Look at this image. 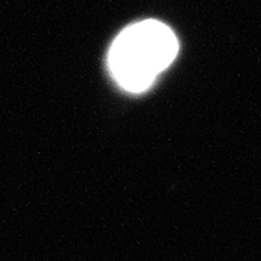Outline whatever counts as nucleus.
I'll use <instances>...</instances> for the list:
<instances>
[{
	"label": "nucleus",
	"instance_id": "1",
	"mask_svg": "<svg viewBox=\"0 0 261 261\" xmlns=\"http://www.w3.org/2000/svg\"><path fill=\"white\" fill-rule=\"evenodd\" d=\"M177 53L174 32L159 20L148 19L130 25L115 38L109 49V68L121 87L141 93L152 86Z\"/></svg>",
	"mask_w": 261,
	"mask_h": 261
}]
</instances>
